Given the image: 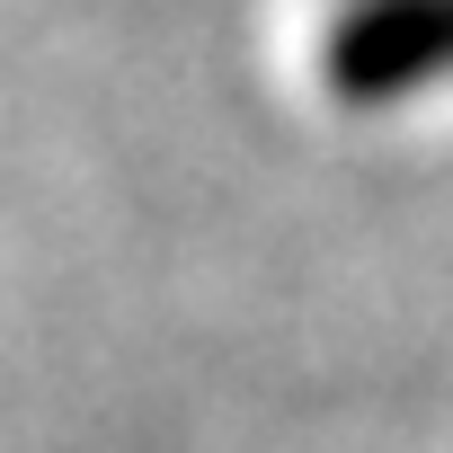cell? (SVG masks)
Segmentation results:
<instances>
[{"label": "cell", "instance_id": "6da1fadb", "mask_svg": "<svg viewBox=\"0 0 453 453\" xmlns=\"http://www.w3.org/2000/svg\"><path fill=\"white\" fill-rule=\"evenodd\" d=\"M453 81V0H347L329 27V89L347 107H391Z\"/></svg>", "mask_w": 453, "mask_h": 453}]
</instances>
